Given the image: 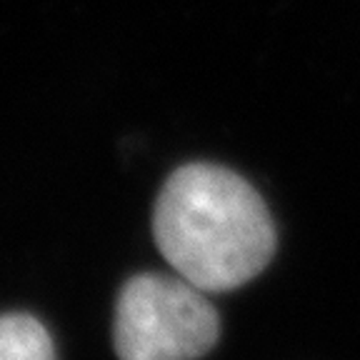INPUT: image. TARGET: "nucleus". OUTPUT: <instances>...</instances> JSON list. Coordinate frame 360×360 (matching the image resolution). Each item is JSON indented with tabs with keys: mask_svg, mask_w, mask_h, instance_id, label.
Instances as JSON below:
<instances>
[{
	"mask_svg": "<svg viewBox=\"0 0 360 360\" xmlns=\"http://www.w3.org/2000/svg\"><path fill=\"white\" fill-rule=\"evenodd\" d=\"M202 292L183 276L130 278L115 303V355L120 360H198L210 353L220 338V318Z\"/></svg>",
	"mask_w": 360,
	"mask_h": 360,
	"instance_id": "f03ea898",
	"label": "nucleus"
},
{
	"mask_svg": "<svg viewBox=\"0 0 360 360\" xmlns=\"http://www.w3.org/2000/svg\"><path fill=\"white\" fill-rule=\"evenodd\" d=\"M158 250L178 276L205 292L236 290L276 255L268 205L245 178L213 163L180 165L153 210Z\"/></svg>",
	"mask_w": 360,
	"mask_h": 360,
	"instance_id": "f257e3e1",
	"label": "nucleus"
},
{
	"mask_svg": "<svg viewBox=\"0 0 360 360\" xmlns=\"http://www.w3.org/2000/svg\"><path fill=\"white\" fill-rule=\"evenodd\" d=\"M0 360H56L51 333L28 313L0 315Z\"/></svg>",
	"mask_w": 360,
	"mask_h": 360,
	"instance_id": "7ed1b4c3",
	"label": "nucleus"
}]
</instances>
